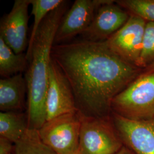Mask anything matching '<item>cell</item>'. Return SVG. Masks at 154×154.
<instances>
[{
  "instance_id": "8fae6325",
  "label": "cell",
  "mask_w": 154,
  "mask_h": 154,
  "mask_svg": "<svg viewBox=\"0 0 154 154\" xmlns=\"http://www.w3.org/2000/svg\"><path fill=\"white\" fill-rule=\"evenodd\" d=\"M30 0H16L11 11L2 18L0 24L1 37L16 54L28 49V8Z\"/></svg>"
},
{
  "instance_id": "6da1fadb",
  "label": "cell",
  "mask_w": 154,
  "mask_h": 154,
  "mask_svg": "<svg viewBox=\"0 0 154 154\" xmlns=\"http://www.w3.org/2000/svg\"><path fill=\"white\" fill-rule=\"evenodd\" d=\"M51 58L70 83L83 117L111 116L113 99L143 71L113 53L105 42L83 39L54 45Z\"/></svg>"
},
{
  "instance_id": "52a82bcc",
  "label": "cell",
  "mask_w": 154,
  "mask_h": 154,
  "mask_svg": "<svg viewBox=\"0 0 154 154\" xmlns=\"http://www.w3.org/2000/svg\"><path fill=\"white\" fill-rule=\"evenodd\" d=\"M46 121L78 112L70 83L51 58L46 97Z\"/></svg>"
},
{
  "instance_id": "5b68a950",
  "label": "cell",
  "mask_w": 154,
  "mask_h": 154,
  "mask_svg": "<svg viewBox=\"0 0 154 154\" xmlns=\"http://www.w3.org/2000/svg\"><path fill=\"white\" fill-rule=\"evenodd\" d=\"M81 118L77 112L59 116L45 123L38 131L43 143L56 154L79 151Z\"/></svg>"
},
{
  "instance_id": "9a60e30c",
  "label": "cell",
  "mask_w": 154,
  "mask_h": 154,
  "mask_svg": "<svg viewBox=\"0 0 154 154\" xmlns=\"http://www.w3.org/2000/svg\"><path fill=\"white\" fill-rule=\"evenodd\" d=\"M63 1V0H30V5H32V14L34 17V23L26 52L28 60L34 38L41 23L51 11L61 5Z\"/></svg>"
},
{
  "instance_id": "44dd1931",
  "label": "cell",
  "mask_w": 154,
  "mask_h": 154,
  "mask_svg": "<svg viewBox=\"0 0 154 154\" xmlns=\"http://www.w3.org/2000/svg\"><path fill=\"white\" fill-rule=\"evenodd\" d=\"M154 72V62H153L152 64L150 65L147 66L146 68L144 69L142 71L143 73H149L151 72Z\"/></svg>"
},
{
  "instance_id": "ac0fdd59",
  "label": "cell",
  "mask_w": 154,
  "mask_h": 154,
  "mask_svg": "<svg viewBox=\"0 0 154 154\" xmlns=\"http://www.w3.org/2000/svg\"><path fill=\"white\" fill-rule=\"evenodd\" d=\"M154 62V22H147L143 36L139 67L146 68Z\"/></svg>"
},
{
  "instance_id": "d6986e66",
  "label": "cell",
  "mask_w": 154,
  "mask_h": 154,
  "mask_svg": "<svg viewBox=\"0 0 154 154\" xmlns=\"http://www.w3.org/2000/svg\"><path fill=\"white\" fill-rule=\"evenodd\" d=\"M15 154V144L0 137V154Z\"/></svg>"
},
{
  "instance_id": "277c9868",
  "label": "cell",
  "mask_w": 154,
  "mask_h": 154,
  "mask_svg": "<svg viewBox=\"0 0 154 154\" xmlns=\"http://www.w3.org/2000/svg\"><path fill=\"white\" fill-rule=\"evenodd\" d=\"M81 118V154H116L123 147L111 116Z\"/></svg>"
},
{
  "instance_id": "2e32d148",
  "label": "cell",
  "mask_w": 154,
  "mask_h": 154,
  "mask_svg": "<svg viewBox=\"0 0 154 154\" xmlns=\"http://www.w3.org/2000/svg\"><path fill=\"white\" fill-rule=\"evenodd\" d=\"M14 154H56L41 140L38 130L30 129L15 144Z\"/></svg>"
},
{
  "instance_id": "3957f363",
  "label": "cell",
  "mask_w": 154,
  "mask_h": 154,
  "mask_svg": "<svg viewBox=\"0 0 154 154\" xmlns=\"http://www.w3.org/2000/svg\"><path fill=\"white\" fill-rule=\"evenodd\" d=\"M111 112L132 121L154 118V72H142L118 94L112 101Z\"/></svg>"
},
{
  "instance_id": "ffe728a7",
  "label": "cell",
  "mask_w": 154,
  "mask_h": 154,
  "mask_svg": "<svg viewBox=\"0 0 154 154\" xmlns=\"http://www.w3.org/2000/svg\"><path fill=\"white\" fill-rule=\"evenodd\" d=\"M116 154H134L131 150L127 149L125 146H123V147Z\"/></svg>"
},
{
  "instance_id": "7c38bea8",
  "label": "cell",
  "mask_w": 154,
  "mask_h": 154,
  "mask_svg": "<svg viewBox=\"0 0 154 154\" xmlns=\"http://www.w3.org/2000/svg\"><path fill=\"white\" fill-rule=\"evenodd\" d=\"M27 85L22 73L0 80V110L1 112L22 111Z\"/></svg>"
},
{
  "instance_id": "4fadbf2b",
  "label": "cell",
  "mask_w": 154,
  "mask_h": 154,
  "mask_svg": "<svg viewBox=\"0 0 154 154\" xmlns=\"http://www.w3.org/2000/svg\"><path fill=\"white\" fill-rule=\"evenodd\" d=\"M27 112L6 111L0 112V137L14 144L18 142L28 130Z\"/></svg>"
},
{
  "instance_id": "30bf717a",
  "label": "cell",
  "mask_w": 154,
  "mask_h": 154,
  "mask_svg": "<svg viewBox=\"0 0 154 154\" xmlns=\"http://www.w3.org/2000/svg\"><path fill=\"white\" fill-rule=\"evenodd\" d=\"M107 0H76L61 20L54 44H63L82 34L93 21L98 9Z\"/></svg>"
},
{
  "instance_id": "8992f818",
  "label": "cell",
  "mask_w": 154,
  "mask_h": 154,
  "mask_svg": "<svg viewBox=\"0 0 154 154\" xmlns=\"http://www.w3.org/2000/svg\"><path fill=\"white\" fill-rule=\"evenodd\" d=\"M146 23L142 18L130 14L126 24L105 43L124 61L139 67Z\"/></svg>"
},
{
  "instance_id": "ba28073f",
  "label": "cell",
  "mask_w": 154,
  "mask_h": 154,
  "mask_svg": "<svg viewBox=\"0 0 154 154\" xmlns=\"http://www.w3.org/2000/svg\"><path fill=\"white\" fill-rule=\"evenodd\" d=\"M111 116L124 146L134 154H154V118L132 121L114 112Z\"/></svg>"
},
{
  "instance_id": "7402d4cb",
  "label": "cell",
  "mask_w": 154,
  "mask_h": 154,
  "mask_svg": "<svg viewBox=\"0 0 154 154\" xmlns=\"http://www.w3.org/2000/svg\"><path fill=\"white\" fill-rule=\"evenodd\" d=\"M81 154V152H79V151H78V152H76V153H75V154Z\"/></svg>"
},
{
  "instance_id": "7a4b0ae2",
  "label": "cell",
  "mask_w": 154,
  "mask_h": 154,
  "mask_svg": "<svg viewBox=\"0 0 154 154\" xmlns=\"http://www.w3.org/2000/svg\"><path fill=\"white\" fill-rule=\"evenodd\" d=\"M66 2L51 11L39 26L24 76L27 85L28 128L39 130L46 122V97L51 52L55 34L67 11Z\"/></svg>"
},
{
  "instance_id": "9c48e42d",
  "label": "cell",
  "mask_w": 154,
  "mask_h": 154,
  "mask_svg": "<svg viewBox=\"0 0 154 154\" xmlns=\"http://www.w3.org/2000/svg\"><path fill=\"white\" fill-rule=\"evenodd\" d=\"M130 17V14L116 1L107 0L98 9L93 21L82 34L83 40L105 42L126 24Z\"/></svg>"
},
{
  "instance_id": "e0dca14e",
  "label": "cell",
  "mask_w": 154,
  "mask_h": 154,
  "mask_svg": "<svg viewBox=\"0 0 154 154\" xmlns=\"http://www.w3.org/2000/svg\"><path fill=\"white\" fill-rule=\"evenodd\" d=\"M116 2L130 14L140 17L147 22H154V0H119Z\"/></svg>"
},
{
  "instance_id": "5bb4252c",
  "label": "cell",
  "mask_w": 154,
  "mask_h": 154,
  "mask_svg": "<svg viewBox=\"0 0 154 154\" xmlns=\"http://www.w3.org/2000/svg\"><path fill=\"white\" fill-rule=\"evenodd\" d=\"M29 60L26 53H15L3 39L0 37V75L5 78L12 77L27 70Z\"/></svg>"
}]
</instances>
